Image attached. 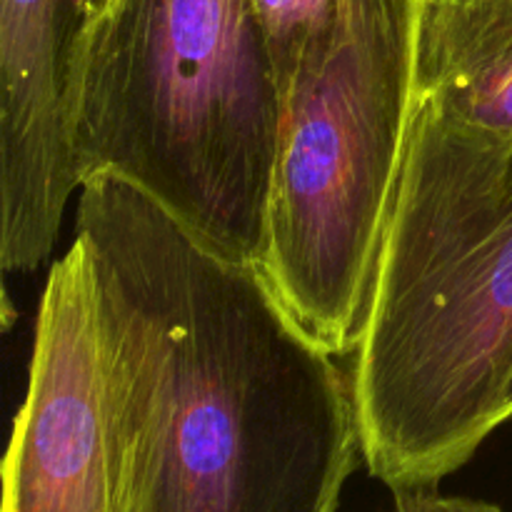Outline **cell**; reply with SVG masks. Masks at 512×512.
Returning a JSON list of instances; mask_svg holds the SVG:
<instances>
[{"label":"cell","mask_w":512,"mask_h":512,"mask_svg":"<svg viewBox=\"0 0 512 512\" xmlns=\"http://www.w3.org/2000/svg\"><path fill=\"white\" fill-rule=\"evenodd\" d=\"M350 380L393 493L438 488L510 420L512 140L420 95Z\"/></svg>","instance_id":"cell-2"},{"label":"cell","mask_w":512,"mask_h":512,"mask_svg":"<svg viewBox=\"0 0 512 512\" xmlns=\"http://www.w3.org/2000/svg\"><path fill=\"white\" fill-rule=\"evenodd\" d=\"M393 512H505L500 505L488 500L458 498V495H443L438 488L428 490H405L395 493Z\"/></svg>","instance_id":"cell-9"},{"label":"cell","mask_w":512,"mask_h":512,"mask_svg":"<svg viewBox=\"0 0 512 512\" xmlns=\"http://www.w3.org/2000/svg\"><path fill=\"white\" fill-rule=\"evenodd\" d=\"M508 408H510V420H512V383H510V393H508Z\"/></svg>","instance_id":"cell-10"},{"label":"cell","mask_w":512,"mask_h":512,"mask_svg":"<svg viewBox=\"0 0 512 512\" xmlns=\"http://www.w3.org/2000/svg\"><path fill=\"white\" fill-rule=\"evenodd\" d=\"M418 95L512 140V0H423Z\"/></svg>","instance_id":"cell-7"},{"label":"cell","mask_w":512,"mask_h":512,"mask_svg":"<svg viewBox=\"0 0 512 512\" xmlns=\"http://www.w3.org/2000/svg\"><path fill=\"white\" fill-rule=\"evenodd\" d=\"M268 45L280 103L305 65L333 40L343 0H250Z\"/></svg>","instance_id":"cell-8"},{"label":"cell","mask_w":512,"mask_h":512,"mask_svg":"<svg viewBox=\"0 0 512 512\" xmlns=\"http://www.w3.org/2000/svg\"><path fill=\"white\" fill-rule=\"evenodd\" d=\"M108 0H0V148L25 165L70 158L85 63Z\"/></svg>","instance_id":"cell-6"},{"label":"cell","mask_w":512,"mask_h":512,"mask_svg":"<svg viewBox=\"0 0 512 512\" xmlns=\"http://www.w3.org/2000/svg\"><path fill=\"white\" fill-rule=\"evenodd\" d=\"M280 103L250 0H108L78 115L83 183L110 173L210 248L263 260Z\"/></svg>","instance_id":"cell-3"},{"label":"cell","mask_w":512,"mask_h":512,"mask_svg":"<svg viewBox=\"0 0 512 512\" xmlns=\"http://www.w3.org/2000/svg\"><path fill=\"white\" fill-rule=\"evenodd\" d=\"M423 0H343L283 103L260 260L285 308L333 355L358 345L418 103Z\"/></svg>","instance_id":"cell-4"},{"label":"cell","mask_w":512,"mask_h":512,"mask_svg":"<svg viewBox=\"0 0 512 512\" xmlns=\"http://www.w3.org/2000/svg\"><path fill=\"white\" fill-rule=\"evenodd\" d=\"M115 428L145 512H338L358 405L263 268L110 173L78 190Z\"/></svg>","instance_id":"cell-1"},{"label":"cell","mask_w":512,"mask_h":512,"mask_svg":"<svg viewBox=\"0 0 512 512\" xmlns=\"http://www.w3.org/2000/svg\"><path fill=\"white\" fill-rule=\"evenodd\" d=\"M0 512H145L110 410L98 278L78 235L40 295L28 390L3 460Z\"/></svg>","instance_id":"cell-5"}]
</instances>
